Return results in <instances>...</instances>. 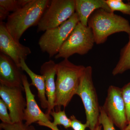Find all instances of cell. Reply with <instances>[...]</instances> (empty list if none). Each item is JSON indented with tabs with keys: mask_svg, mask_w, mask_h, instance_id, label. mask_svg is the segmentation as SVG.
Listing matches in <instances>:
<instances>
[{
	"mask_svg": "<svg viewBox=\"0 0 130 130\" xmlns=\"http://www.w3.org/2000/svg\"><path fill=\"white\" fill-rule=\"evenodd\" d=\"M85 67L83 65L74 64L68 59L56 64L55 102L56 111L61 110V107L65 108L67 106L76 94Z\"/></svg>",
	"mask_w": 130,
	"mask_h": 130,
	"instance_id": "1",
	"label": "cell"
},
{
	"mask_svg": "<svg viewBox=\"0 0 130 130\" xmlns=\"http://www.w3.org/2000/svg\"><path fill=\"white\" fill-rule=\"evenodd\" d=\"M50 1L31 0L23 7L9 14L5 24L14 40L19 41L26 30L38 25Z\"/></svg>",
	"mask_w": 130,
	"mask_h": 130,
	"instance_id": "2",
	"label": "cell"
},
{
	"mask_svg": "<svg viewBox=\"0 0 130 130\" xmlns=\"http://www.w3.org/2000/svg\"><path fill=\"white\" fill-rule=\"evenodd\" d=\"M88 26L92 30L97 44L104 43L109 36L117 32L130 35V24L128 20L103 9L93 12L89 18Z\"/></svg>",
	"mask_w": 130,
	"mask_h": 130,
	"instance_id": "3",
	"label": "cell"
},
{
	"mask_svg": "<svg viewBox=\"0 0 130 130\" xmlns=\"http://www.w3.org/2000/svg\"><path fill=\"white\" fill-rule=\"evenodd\" d=\"M92 68L85 67L80 78L76 94L81 98L84 107L86 123L90 130H94L100 124L99 119L101 106L92 78Z\"/></svg>",
	"mask_w": 130,
	"mask_h": 130,
	"instance_id": "4",
	"label": "cell"
},
{
	"mask_svg": "<svg viewBox=\"0 0 130 130\" xmlns=\"http://www.w3.org/2000/svg\"><path fill=\"white\" fill-rule=\"evenodd\" d=\"M95 43L91 28L78 22L55 58L68 59L75 54L84 55L92 49Z\"/></svg>",
	"mask_w": 130,
	"mask_h": 130,
	"instance_id": "5",
	"label": "cell"
},
{
	"mask_svg": "<svg viewBox=\"0 0 130 130\" xmlns=\"http://www.w3.org/2000/svg\"><path fill=\"white\" fill-rule=\"evenodd\" d=\"M79 22L78 16L75 12L70 19L60 25L44 31L38 41L41 50L47 53L50 58L56 56Z\"/></svg>",
	"mask_w": 130,
	"mask_h": 130,
	"instance_id": "6",
	"label": "cell"
},
{
	"mask_svg": "<svg viewBox=\"0 0 130 130\" xmlns=\"http://www.w3.org/2000/svg\"><path fill=\"white\" fill-rule=\"evenodd\" d=\"M75 12V0H52L37 25L38 32L58 27Z\"/></svg>",
	"mask_w": 130,
	"mask_h": 130,
	"instance_id": "7",
	"label": "cell"
},
{
	"mask_svg": "<svg viewBox=\"0 0 130 130\" xmlns=\"http://www.w3.org/2000/svg\"><path fill=\"white\" fill-rule=\"evenodd\" d=\"M102 107L114 124L120 130L124 129L128 125L121 88L113 85L109 86L106 101Z\"/></svg>",
	"mask_w": 130,
	"mask_h": 130,
	"instance_id": "8",
	"label": "cell"
},
{
	"mask_svg": "<svg viewBox=\"0 0 130 130\" xmlns=\"http://www.w3.org/2000/svg\"><path fill=\"white\" fill-rule=\"evenodd\" d=\"M24 87H9L1 85L0 96L7 106L12 123L23 122L26 101Z\"/></svg>",
	"mask_w": 130,
	"mask_h": 130,
	"instance_id": "9",
	"label": "cell"
},
{
	"mask_svg": "<svg viewBox=\"0 0 130 130\" xmlns=\"http://www.w3.org/2000/svg\"><path fill=\"white\" fill-rule=\"evenodd\" d=\"M0 51L9 56L20 67L21 60L26 59L31 53L29 47L14 40L8 31L6 24L0 22Z\"/></svg>",
	"mask_w": 130,
	"mask_h": 130,
	"instance_id": "10",
	"label": "cell"
},
{
	"mask_svg": "<svg viewBox=\"0 0 130 130\" xmlns=\"http://www.w3.org/2000/svg\"><path fill=\"white\" fill-rule=\"evenodd\" d=\"M22 81L24 90L25 92L26 107L24 113L25 124L30 126L35 122L48 123L51 122L50 115L44 113L40 109L35 99V95L30 89V84L25 74H23Z\"/></svg>",
	"mask_w": 130,
	"mask_h": 130,
	"instance_id": "11",
	"label": "cell"
},
{
	"mask_svg": "<svg viewBox=\"0 0 130 130\" xmlns=\"http://www.w3.org/2000/svg\"><path fill=\"white\" fill-rule=\"evenodd\" d=\"M21 67L9 56L0 54V84L9 87H23Z\"/></svg>",
	"mask_w": 130,
	"mask_h": 130,
	"instance_id": "12",
	"label": "cell"
},
{
	"mask_svg": "<svg viewBox=\"0 0 130 130\" xmlns=\"http://www.w3.org/2000/svg\"><path fill=\"white\" fill-rule=\"evenodd\" d=\"M56 64L54 61L50 60L43 63L40 69L41 74L44 76L45 79L46 95L48 103L46 113L50 116L55 107L56 84L55 78L56 74Z\"/></svg>",
	"mask_w": 130,
	"mask_h": 130,
	"instance_id": "13",
	"label": "cell"
},
{
	"mask_svg": "<svg viewBox=\"0 0 130 130\" xmlns=\"http://www.w3.org/2000/svg\"><path fill=\"white\" fill-rule=\"evenodd\" d=\"M75 12L79 22L88 26V20L92 13L97 9H102L111 12L105 0H75Z\"/></svg>",
	"mask_w": 130,
	"mask_h": 130,
	"instance_id": "14",
	"label": "cell"
},
{
	"mask_svg": "<svg viewBox=\"0 0 130 130\" xmlns=\"http://www.w3.org/2000/svg\"><path fill=\"white\" fill-rule=\"evenodd\" d=\"M25 60H21L20 67L22 71H25L29 75L31 83L30 85L35 86L38 92V96L40 101L41 107L44 109L48 107L47 99L46 95V85L45 79L43 75L36 74L29 68L25 63Z\"/></svg>",
	"mask_w": 130,
	"mask_h": 130,
	"instance_id": "15",
	"label": "cell"
},
{
	"mask_svg": "<svg viewBox=\"0 0 130 130\" xmlns=\"http://www.w3.org/2000/svg\"><path fill=\"white\" fill-rule=\"evenodd\" d=\"M128 37V41L120 50L119 60L112 72L114 76L130 70V35Z\"/></svg>",
	"mask_w": 130,
	"mask_h": 130,
	"instance_id": "16",
	"label": "cell"
},
{
	"mask_svg": "<svg viewBox=\"0 0 130 130\" xmlns=\"http://www.w3.org/2000/svg\"><path fill=\"white\" fill-rule=\"evenodd\" d=\"M31 0H1L0 20L1 21L7 18L10 12L16 11L24 6Z\"/></svg>",
	"mask_w": 130,
	"mask_h": 130,
	"instance_id": "17",
	"label": "cell"
},
{
	"mask_svg": "<svg viewBox=\"0 0 130 130\" xmlns=\"http://www.w3.org/2000/svg\"><path fill=\"white\" fill-rule=\"evenodd\" d=\"M105 1L111 12L119 11L130 15V2L125 3L122 0H105Z\"/></svg>",
	"mask_w": 130,
	"mask_h": 130,
	"instance_id": "18",
	"label": "cell"
},
{
	"mask_svg": "<svg viewBox=\"0 0 130 130\" xmlns=\"http://www.w3.org/2000/svg\"><path fill=\"white\" fill-rule=\"evenodd\" d=\"M50 115L53 118L54 121L52 122V124L54 126L63 125L66 129L71 127V120L68 118L64 110H60L58 111L54 110L51 112Z\"/></svg>",
	"mask_w": 130,
	"mask_h": 130,
	"instance_id": "19",
	"label": "cell"
},
{
	"mask_svg": "<svg viewBox=\"0 0 130 130\" xmlns=\"http://www.w3.org/2000/svg\"><path fill=\"white\" fill-rule=\"evenodd\" d=\"M128 124L130 123V82L121 88Z\"/></svg>",
	"mask_w": 130,
	"mask_h": 130,
	"instance_id": "20",
	"label": "cell"
},
{
	"mask_svg": "<svg viewBox=\"0 0 130 130\" xmlns=\"http://www.w3.org/2000/svg\"><path fill=\"white\" fill-rule=\"evenodd\" d=\"M99 123L103 127V130H116L113 123L105 112L102 106H101Z\"/></svg>",
	"mask_w": 130,
	"mask_h": 130,
	"instance_id": "21",
	"label": "cell"
},
{
	"mask_svg": "<svg viewBox=\"0 0 130 130\" xmlns=\"http://www.w3.org/2000/svg\"><path fill=\"white\" fill-rule=\"evenodd\" d=\"M1 129L3 130H30L28 126L23 122L6 124L2 123L0 124Z\"/></svg>",
	"mask_w": 130,
	"mask_h": 130,
	"instance_id": "22",
	"label": "cell"
},
{
	"mask_svg": "<svg viewBox=\"0 0 130 130\" xmlns=\"http://www.w3.org/2000/svg\"><path fill=\"white\" fill-rule=\"evenodd\" d=\"M7 106L2 100H0V119L2 123L11 124V117L8 112Z\"/></svg>",
	"mask_w": 130,
	"mask_h": 130,
	"instance_id": "23",
	"label": "cell"
},
{
	"mask_svg": "<svg viewBox=\"0 0 130 130\" xmlns=\"http://www.w3.org/2000/svg\"><path fill=\"white\" fill-rule=\"evenodd\" d=\"M70 119L71 120V127L73 130H85L86 128H88L86 123L83 124L77 119L74 115H72Z\"/></svg>",
	"mask_w": 130,
	"mask_h": 130,
	"instance_id": "24",
	"label": "cell"
},
{
	"mask_svg": "<svg viewBox=\"0 0 130 130\" xmlns=\"http://www.w3.org/2000/svg\"><path fill=\"white\" fill-rule=\"evenodd\" d=\"M37 124H38L39 125L42 126H45V127H47L51 129L52 130H60L58 129L57 126H54L52 124V122H50L48 123H42V122H38Z\"/></svg>",
	"mask_w": 130,
	"mask_h": 130,
	"instance_id": "25",
	"label": "cell"
},
{
	"mask_svg": "<svg viewBox=\"0 0 130 130\" xmlns=\"http://www.w3.org/2000/svg\"><path fill=\"white\" fill-rule=\"evenodd\" d=\"M102 125L101 124H99V125L96 126V128H95V129L94 130H101L102 128Z\"/></svg>",
	"mask_w": 130,
	"mask_h": 130,
	"instance_id": "26",
	"label": "cell"
},
{
	"mask_svg": "<svg viewBox=\"0 0 130 130\" xmlns=\"http://www.w3.org/2000/svg\"><path fill=\"white\" fill-rule=\"evenodd\" d=\"M123 130H130V123H129L126 127Z\"/></svg>",
	"mask_w": 130,
	"mask_h": 130,
	"instance_id": "27",
	"label": "cell"
},
{
	"mask_svg": "<svg viewBox=\"0 0 130 130\" xmlns=\"http://www.w3.org/2000/svg\"><path fill=\"white\" fill-rule=\"evenodd\" d=\"M30 130H36L33 126H30Z\"/></svg>",
	"mask_w": 130,
	"mask_h": 130,
	"instance_id": "28",
	"label": "cell"
}]
</instances>
